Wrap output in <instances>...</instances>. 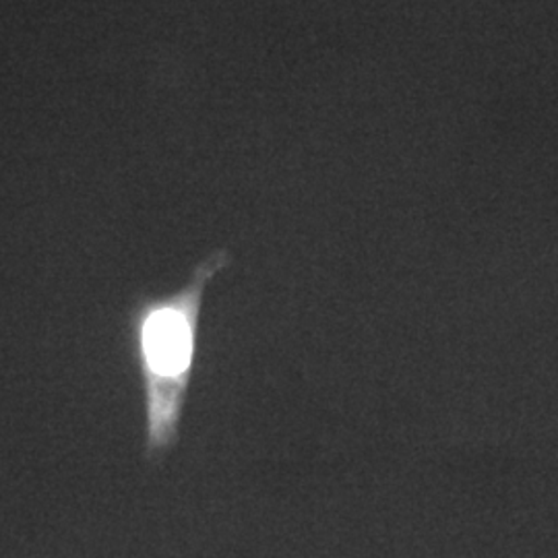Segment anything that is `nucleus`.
<instances>
[{"instance_id": "obj_1", "label": "nucleus", "mask_w": 558, "mask_h": 558, "mask_svg": "<svg viewBox=\"0 0 558 558\" xmlns=\"http://www.w3.org/2000/svg\"><path fill=\"white\" fill-rule=\"evenodd\" d=\"M228 265L226 251L211 253L180 290L143 300L133 313L145 391V456L149 459L163 458L179 440L197 360L205 290Z\"/></svg>"}]
</instances>
